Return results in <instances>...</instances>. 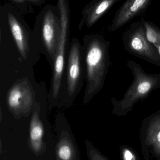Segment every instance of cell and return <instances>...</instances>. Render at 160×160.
<instances>
[{
	"instance_id": "9a60e30c",
	"label": "cell",
	"mask_w": 160,
	"mask_h": 160,
	"mask_svg": "<svg viewBox=\"0 0 160 160\" xmlns=\"http://www.w3.org/2000/svg\"><path fill=\"white\" fill-rule=\"evenodd\" d=\"M142 20L148 41L156 48L160 45V29L156 24L148 21Z\"/></svg>"
},
{
	"instance_id": "ac0fdd59",
	"label": "cell",
	"mask_w": 160,
	"mask_h": 160,
	"mask_svg": "<svg viewBox=\"0 0 160 160\" xmlns=\"http://www.w3.org/2000/svg\"><path fill=\"white\" fill-rule=\"evenodd\" d=\"M156 48H157V50L159 55L160 57V45L157 46V47H156Z\"/></svg>"
},
{
	"instance_id": "5bb4252c",
	"label": "cell",
	"mask_w": 160,
	"mask_h": 160,
	"mask_svg": "<svg viewBox=\"0 0 160 160\" xmlns=\"http://www.w3.org/2000/svg\"><path fill=\"white\" fill-rule=\"evenodd\" d=\"M9 3L23 15L34 12L33 6H40L46 0H8Z\"/></svg>"
},
{
	"instance_id": "30bf717a",
	"label": "cell",
	"mask_w": 160,
	"mask_h": 160,
	"mask_svg": "<svg viewBox=\"0 0 160 160\" xmlns=\"http://www.w3.org/2000/svg\"><path fill=\"white\" fill-rule=\"evenodd\" d=\"M152 0H126L119 8L109 27L111 32L117 31L133 18L144 13Z\"/></svg>"
},
{
	"instance_id": "e0dca14e",
	"label": "cell",
	"mask_w": 160,
	"mask_h": 160,
	"mask_svg": "<svg viewBox=\"0 0 160 160\" xmlns=\"http://www.w3.org/2000/svg\"><path fill=\"white\" fill-rule=\"evenodd\" d=\"M121 156L123 160H139L137 154L134 153L133 149L130 148L124 147L121 149Z\"/></svg>"
},
{
	"instance_id": "3957f363",
	"label": "cell",
	"mask_w": 160,
	"mask_h": 160,
	"mask_svg": "<svg viewBox=\"0 0 160 160\" xmlns=\"http://www.w3.org/2000/svg\"><path fill=\"white\" fill-rule=\"evenodd\" d=\"M61 20L59 8L47 4L36 16L32 38L45 48L50 63L53 66L60 35Z\"/></svg>"
},
{
	"instance_id": "52a82bcc",
	"label": "cell",
	"mask_w": 160,
	"mask_h": 160,
	"mask_svg": "<svg viewBox=\"0 0 160 160\" xmlns=\"http://www.w3.org/2000/svg\"><path fill=\"white\" fill-rule=\"evenodd\" d=\"M66 72L67 100L70 102L80 90L85 78L83 50L77 38H73L70 46Z\"/></svg>"
},
{
	"instance_id": "2e32d148",
	"label": "cell",
	"mask_w": 160,
	"mask_h": 160,
	"mask_svg": "<svg viewBox=\"0 0 160 160\" xmlns=\"http://www.w3.org/2000/svg\"><path fill=\"white\" fill-rule=\"evenodd\" d=\"M85 145L89 160H108L89 142H85Z\"/></svg>"
},
{
	"instance_id": "8992f818",
	"label": "cell",
	"mask_w": 160,
	"mask_h": 160,
	"mask_svg": "<svg viewBox=\"0 0 160 160\" xmlns=\"http://www.w3.org/2000/svg\"><path fill=\"white\" fill-rule=\"evenodd\" d=\"M124 48L140 59L160 67V57L157 48L147 38L142 20L135 22L123 34Z\"/></svg>"
},
{
	"instance_id": "6da1fadb",
	"label": "cell",
	"mask_w": 160,
	"mask_h": 160,
	"mask_svg": "<svg viewBox=\"0 0 160 160\" xmlns=\"http://www.w3.org/2000/svg\"><path fill=\"white\" fill-rule=\"evenodd\" d=\"M83 41L86 85L83 102L86 104L104 85L111 65L110 43L98 34L85 36Z\"/></svg>"
},
{
	"instance_id": "4fadbf2b",
	"label": "cell",
	"mask_w": 160,
	"mask_h": 160,
	"mask_svg": "<svg viewBox=\"0 0 160 160\" xmlns=\"http://www.w3.org/2000/svg\"><path fill=\"white\" fill-rule=\"evenodd\" d=\"M55 151L57 160H77L76 147L66 132H62Z\"/></svg>"
},
{
	"instance_id": "ba28073f",
	"label": "cell",
	"mask_w": 160,
	"mask_h": 160,
	"mask_svg": "<svg viewBox=\"0 0 160 160\" xmlns=\"http://www.w3.org/2000/svg\"><path fill=\"white\" fill-rule=\"evenodd\" d=\"M34 92L28 80L18 81L7 96L8 109L15 117L28 116L35 106Z\"/></svg>"
},
{
	"instance_id": "7c38bea8",
	"label": "cell",
	"mask_w": 160,
	"mask_h": 160,
	"mask_svg": "<svg viewBox=\"0 0 160 160\" xmlns=\"http://www.w3.org/2000/svg\"><path fill=\"white\" fill-rule=\"evenodd\" d=\"M40 105L36 104L33 112L30 124L28 145L31 150L36 156L43 154L46 149L43 140L44 128L39 116Z\"/></svg>"
},
{
	"instance_id": "7a4b0ae2",
	"label": "cell",
	"mask_w": 160,
	"mask_h": 160,
	"mask_svg": "<svg viewBox=\"0 0 160 160\" xmlns=\"http://www.w3.org/2000/svg\"><path fill=\"white\" fill-rule=\"evenodd\" d=\"M127 66L133 76L132 82L121 100L114 97L111 99L112 113L119 117L126 115L137 102L145 99L151 92L160 88V74L147 73L132 60L128 61Z\"/></svg>"
},
{
	"instance_id": "9c48e42d",
	"label": "cell",
	"mask_w": 160,
	"mask_h": 160,
	"mask_svg": "<svg viewBox=\"0 0 160 160\" xmlns=\"http://www.w3.org/2000/svg\"><path fill=\"white\" fill-rule=\"evenodd\" d=\"M140 134L145 160H160V109L144 119Z\"/></svg>"
},
{
	"instance_id": "5b68a950",
	"label": "cell",
	"mask_w": 160,
	"mask_h": 160,
	"mask_svg": "<svg viewBox=\"0 0 160 160\" xmlns=\"http://www.w3.org/2000/svg\"><path fill=\"white\" fill-rule=\"evenodd\" d=\"M61 20L60 35L58 47L53 66V76L50 90V102L53 106L57 102L61 92L62 78L65 69L66 47L69 39L70 23V9L68 0H57Z\"/></svg>"
},
{
	"instance_id": "277c9868",
	"label": "cell",
	"mask_w": 160,
	"mask_h": 160,
	"mask_svg": "<svg viewBox=\"0 0 160 160\" xmlns=\"http://www.w3.org/2000/svg\"><path fill=\"white\" fill-rule=\"evenodd\" d=\"M0 30L8 33L15 42L22 58H28L33 31L21 14L11 4L0 6Z\"/></svg>"
},
{
	"instance_id": "8fae6325",
	"label": "cell",
	"mask_w": 160,
	"mask_h": 160,
	"mask_svg": "<svg viewBox=\"0 0 160 160\" xmlns=\"http://www.w3.org/2000/svg\"><path fill=\"white\" fill-rule=\"evenodd\" d=\"M122 0H92L82 11V18L79 24L80 30L85 25L93 26L114 5Z\"/></svg>"
}]
</instances>
